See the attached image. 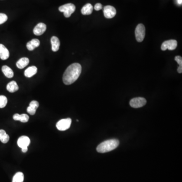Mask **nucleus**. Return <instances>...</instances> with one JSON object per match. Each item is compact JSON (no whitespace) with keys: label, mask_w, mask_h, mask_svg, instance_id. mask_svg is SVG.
Here are the masks:
<instances>
[{"label":"nucleus","mask_w":182,"mask_h":182,"mask_svg":"<svg viewBox=\"0 0 182 182\" xmlns=\"http://www.w3.org/2000/svg\"><path fill=\"white\" fill-rule=\"evenodd\" d=\"M81 72V66L79 63L71 64L65 71L63 75V81L66 85L73 84L79 79Z\"/></svg>","instance_id":"obj_1"},{"label":"nucleus","mask_w":182,"mask_h":182,"mask_svg":"<svg viewBox=\"0 0 182 182\" xmlns=\"http://www.w3.org/2000/svg\"><path fill=\"white\" fill-rule=\"evenodd\" d=\"M93 10V6L89 3L86 4L83 7L81 10V12L82 14L84 15H88L92 14Z\"/></svg>","instance_id":"obj_18"},{"label":"nucleus","mask_w":182,"mask_h":182,"mask_svg":"<svg viewBox=\"0 0 182 182\" xmlns=\"http://www.w3.org/2000/svg\"><path fill=\"white\" fill-rule=\"evenodd\" d=\"M9 136L7 134L5 131L0 130V141L4 144L7 143L9 140Z\"/></svg>","instance_id":"obj_21"},{"label":"nucleus","mask_w":182,"mask_h":182,"mask_svg":"<svg viewBox=\"0 0 182 182\" xmlns=\"http://www.w3.org/2000/svg\"><path fill=\"white\" fill-rule=\"evenodd\" d=\"M8 100L6 96L0 95V108H3L6 106Z\"/></svg>","instance_id":"obj_24"},{"label":"nucleus","mask_w":182,"mask_h":182,"mask_svg":"<svg viewBox=\"0 0 182 182\" xmlns=\"http://www.w3.org/2000/svg\"><path fill=\"white\" fill-rule=\"evenodd\" d=\"M24 174L21 172H18L15 174L12 179V182H23Z\"/></svg>","instance_id":"obj_22"},{"label":"nucleus","mask_w":182,"mask_h":182,"mask_svg":"<svg viewBox=\"0 0 182 182\" xmlns=\"http://www.w3.org/2000/svg\"><path fill=\"white\" fill-rule=\"evenodd\" d=\"M8 19V17L5 14L0 13V24L4 23Z\"/></svg>","instance_id":"obj_25"},{"label":"nucleus","mask_w":182,"mask_h":182,"mask_svg":"<svg viewBox=\"0 0 182 182\" xmlns=\"http://www.w3.org/2000/svg\"><path fill=\"white\" fill-rule=\"evenodd\" d=\"M71 119L70 118L61 119L57 122L56 127L58 130L60 131H64L68 130L70 127L71 124Z\"/></svg>","instance_id":"obj_5"},{"label":"nucleus","mask_w":182,"mask_h":182,"mask_svg":"<svg viewBox=\"0 0 182 182\" xmlns=\"http://www.w3.org/2000/svg\"><path fill=\"white\" fill-rule=\"evenodd\" d=\"M175 61L177 62V63H178L179 65L178 68V72L179 74H181L182 72V57L179 56H177L174 58Z\"/></svg>","instance_id":"obj_23"},{"label":"nucleus","mask_w":182,"mask_h":182,"mask_svg":"<svg viewBox=\"0 0 182 182\" xmlns=\"http://www.w3.org/2000/svg\"><path fill=\"white\" fill-rule=\"evenodd\" d=\"M39 106V103L38 101H32L29 104V106L27 108V112L30 115H34Z\"/></svg>","instance_id":"obj_11"},{"label":"nucleus","mask_w":182,"mask_h":182,"mask_svg":"<svg viewBox=\"0 0 182 182\" xmlns=\"http://www.w3.org/2000/svg\"><path fill=\"white\" fill-rule=\"evenodd\" d=\"M177 42L176 40L174 39H170L168 41H165L163 43V44L161 45V49L163 51H165V50H174L176 49L177 47Z\"/></svg>","instance_id":"obj_7"},{"label":"nucleus","mask_w":182,"mask_h":182,"mask_svg":"<svg viewBox=\"0 0 182 182\" xmlns=\"http://www.w3.org/2000/svg\"><path fill=\"white\" fill-rule=\"evenodd\" d=\"M18 86L15 81H11L7 86V90L10 93H14L18 90Z\"/></svg>","instance_id":"obj_17"},{"label":"nucleus","mask_w":182,"mask_h":182,"mask_svg":"<svg viewBox=\"0 0 182 182\" xmlns=\"http://www.w3.org/2000/svg\"><path fill=\"white\" fill-rule=\"evenodd\" d=\"M30 143V139L28 137L25 136H23L19 138L17 141L18 146L21 149L28 148V146L29 145Z\"/></svg>","instance_id":"obj_9"},{"label":"nucleus","mask_w":182,"mask_h":182,"mask_svg":"<svg viewBox=\"0 0 182 182\" xmlns=\"http://www.w3.org/2000/svg\"><path fill=\"white\" fill-rule=\"evenodd\" d=\"M103 13L106 18L110 19L115 16L117 11L115 8L112 6H106L104 8Z\"/></svg>","instance_id":"obj_8"},{"label":"nucleus","mask_w":182,"mask_h":182,"mask_svg":"<svg viewBox=\"0 0 182 182\" xmlns=\"http://www.w3.org/2000/svg\"><path fill=\"white\" fill-rule=\"evenodd\" d=\"M52 44V50L53 52H57L59 50L60 43L57 37L53 36L51 39Z\"/></svg>","instance_id":"obj_14"},{"label":"nucleus","mask_w":182,"mask_h":182,"mask_svg":"<svg viewBox=\"0 0 182 182\" xmlns=\"http://www.w3.org/2000/svg\"><path fill=\"white\" fill-rule=\"evenodd\" d=\"M2 70L4 75L8 78H12L14 76V72L11 68L8 67V66L4 65L2 67Z\"/></svg>","instance_id":"obj_20"},{"label":"nucleus","mask_w":182,"mask_h":182,"mask_svg":"<svg viewBox=\"0 0 182 182\" xmlns=\"http://www.w3.org/2000/svg\"><path fill=\"white\" fill-rule=\"evenodd\" d=\"M147 103V101L145 99L142 97H137L135 98L132 99L130 101V106L133 108H138L143 107Z\"/></svg>","instance_id":"obj_6"},{"label":"nucleus","mask_w":182,"mask_h":182,"mask_svg":"<svg viewBox=\"0 0 182 182\" xmlns=\"http://www.w3.org/2000/svg\"><path fill=\"white\" fill-rule=\"evenodd\" d=\"M22 149V151H23V153H25V152L28 151V148H23V149Z\"/></svg>","instance_id":"obj_27"},{"label":"nucleus","mask_w":182,"mask_h":182,"mask_svg":"<svg viewBox=\"0 0 182 182\" xmlns=\"http://www.w3.org/2000/svg\"><path fill=\"white\" fill-rule=\"evenodd\" d=\"M102 5L100 3H97L95 5L94 9L95 10L99 11L102 9Z\"/></svg>","instance_id":"obj_26"},{"label":"nucleus","mask_w":182,"mask_h":182,"mask_svg":"<svg viewBox=\"0 0 182 182\" xmlns=\"http://www.w3.org/2000/svg\"><path fill=\"white\" fill-rule=\"evenodd\" d=\"M47 29V26L44 23H39L34 27V33L36 35H41L45 33Z\"/></svg>","instance_id":"obj_10"},{"label":"nucleus","mask_w":182,"mask_h":182,"mask_svg":"<svg viewBox=\"0 0 182 182\" xmlns=\"http://www.w3.org/2000/svg\"><path fill=\"white\" fill-rule=\"evenodd\" d=\"M119 142L117 139H111L103 142L97 147V152L101 153L110 152L118 147Z\"/></svg>","instance_id":"obj_2"},{"label":"nucleus","mask_w":182,"mask_h":182,"mask_svg":"<svg viewBox=\"0 0 182 182\" xmlns=\"http://www.w3.org/2000/svg\"><path fill=\"white\" fill-rule=\"evenodd\" d=\"M13 118L15 121H20L22 122H27L29 120V115L26 114L20 115L18 113H16L13 115Z\"/></svg>","instance_id":"obj_19"},{"label":"nucleus","mask_w":182,"mask_h":182,"mask_svg":"<svg viewBox=\"0 0 182 182\" xmlns=\"http://www.w3.org/2000/svg\"><path fill=\"white\" fill-rule=\"evenodd\" d=\"M29 63V60L28 58H21L16 63V66L19 69H23L26 67Z\"/></svg>","instance_id":"obj_16"},{"label":"nucleus","mask_w":182,"mask_h":182,"mask_svg":"<svg viewBox=\"0 0 182 182\" xmlns=\"http://www.w3.org/2000/svg\"><path fill=\"white\" fill-rule=\"evenodd\" d=\"M9 52L5 46L0 44V58L5 60L9 57Z\"/></svg>","instance_id":"obj_12"},{"label":"nucleus","mask_w":182,"mask_h":182,"mask_svg":"<svg viewBox=\"0 0 182 182\" xmlns=\"http://www.w3.org/2000/svg\"><path fill=\"white\" fill-rule=\"evenodd\" d=\"M38 68L36 66H32L28 67L24 71V75L27 77H31L37 74Z\"/></svg>","instance_id":"obj_15"},{"label":"nucleus","mask_w":182,"mask_h":182,"mask_svg":"<svg viewBox=\"0 0 182 182\" xmlns=\"http://www.w3.org/2000/svg\"><path fill=\"white\" fill-rule=\"evenodd\" d=\"M177 2L178 3L179 5H182V0H177Z\"/></svg>","instance_id":"obj_28"},{"label":"nucleus","mask_w":182,"mask_h":182,"mask_svg":"<svg viewBox=\"0 0 182 182\" xmlns=\"http://www.w3.org/2000/svg\"><path fill=\"white\" fill-rule=\"evenodd\" d=\"M59 10L60 12H63L65 17L68 18L75 12V6L73 4L68 3L60 7Z\"/></svg>","instance_id":"obj_3"},{"label":"nucleus","mask_w":182,"mask_h":182,"mask_svg":"<svg viewBox=\"0 0 182 182\" xmlns=\"http://www.w3.org/2000/svg\"><path fill=\"white\" fill-rule=\"evenodd\" d=\"M40 45V42L38 39H33L28 42L26 44V47L29 51H33L34 49L38 47Z\"/></svg>","instance_id":"obj_13"},{"label":"nucleus","mask_w":182,"mask_h":182,"mask_svg":"<svg viewBox=\"0 0 182 182\" xmlns=\"http://www.w3.org/2000/svg\"><path fill=\"white\" fill-rule=\"evenodd\" d=\"M135 36L137 41L141 42L144 40L145 36V28L143 24H139L135 29Z\"/></svg>","instance_id":"obj_4"}]
</instances>
